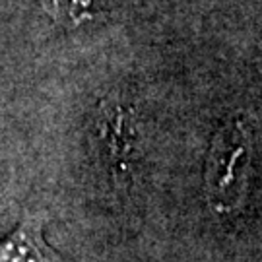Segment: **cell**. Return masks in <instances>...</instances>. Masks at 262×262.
<instances>
[{"label": "cell", "instance_id": "2", "mask_svg": "<svg viewBox=\"0 0 262 262\" xmlns=\"http://www.w3.org/2000/svg\"><path fill=\"white\" fill-rule=\"evenodd\" d=\"M247 163V136L239 122L225 128L215 140L210 169H208V187L210 200L220 210H227L229 202L237 198L241 190L243 167Z\"/></svg>", "mask_w": 262, "mask_h": 262}, {"label": "cell", "instance_id": "1", "mask_svg": "<svg viewBox=\"0 0 262 262\" xmlns=\"http://www.w3.org/2000/svg\"><path fill=\"white\" fill-rule=\"evenodd\" d=\"M95 130L99 151L111 179L121 187L128 185L138 140L130 109L117 101H103Z\"/></svg>", "mask_w": 262, "mask_h": 262}, {"label": "cell", "instance_id": "3", "mask_svg": "<svg viewBox=\"0 0 262 262\" xmlns=\"http://www.w3.org/2000/svg\"><path fill=\"white\" fill-rule=\"evenodd\" d=\"M43 227V214L26 215L0 243V262H58V254L47 243Z\"/></svg>", "mask_w": 262, "mask_h": 262}, {"label": "cell", "instance_id": "4", "mask_svg": "<svg viewBox=\"0 0 262 262\" xmlns=\"http://www.w3.org/2000/svg\"><path fill=\"white\" fill-rule=\"evenodd\" d=\"M43 10L62 28H76L94 18V0H39Z\"/></svg>", "mask_w": 262, "mask_h": 262}]
</instances>
